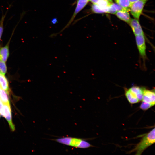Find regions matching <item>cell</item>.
Returning <instances> with one entry per match:
<instances>
[{
	"instance_id": "obj_1",
	"label": "cell",
	"mask_w": 155,
	"mask_h": 155,
	"mask_svg": "<svg viewBox=\"0 0 155 155\" xmlns=\"http://www.w3.org/2000/svg\"><path fill=\"white\" fill-rule=\"evenodd\" d=\"M59 143L76 148L86 149L93 146L85 139L69 137L53 140Z\"/></svg>"
},
{
	"instance_id": "obj_2",
	"label": "cell",
	"mask_w": 155,
	"mask_h": 155,
	"mask_svg": "<svg viewBox=\"0 0 155 155\" xmlns=\"http://www.w3.org/2000/svg\"><path fill=\"white\" fill-rule=\"evenodd\" d=\"M155 143V128L146 134L131 152H135L137 155H141L144 150Z\"/></svg>"
},
{
	"instance_id": "obj_3",
	"label": "cell",
	"mask_w": 155,
	"mask_h": 155,
	"mask_svg": "<svg viewBox=\"0 0 155 155\" xmlns=\"http://www.w3.org/2000/svg\"><path fill=\"white\" fill-rule=\"evenodd\" d=\"M148 0H138L131 4L130 11L135 18L138 20L142 13L144 7Z\"/></svg>"
},
{
	"instance_id": "obj_4",
	"label": "cell",
	"mask_w": 155,
	"mask_h": 155,
	"mask_svg": "<svg viewBox=\"0 0 155 155\" xmlns=\"http://www.w3.org/2000/svg\"><path fill=\"white\" fill-rule=\"evenodd\" d=\"M137 46L140 55L144 61L146 59V46L144 34L135 36Z\"/></svg>"
},
{
	"instance_id": "obj_5",
	"label": "cell",
	"mask_w": 155,
	"mask_h": 155,
	"mask_svg": "<svg viewBox=\"0 0 155 155\" xmlns=\"http://www.w3.org/2000/svg\"><path fill=\"white\" fill-rule=\"evenodd\" d=\"M142 101L150 103L153 106L155 104V92L154 90L143 89Z\"/></svg>"
},
{
	"instance_id": "obj_6",
	"label": "cell",
	"mask_w": 155,
	"mask_h": 155,
	"mask_svg": "<svg viewBox=\"0 0 155 155\" xmlns=\"http://www.w3.org/2000/svg\"><path fill=\"white\" fill-rule=\"evenodd\" d=\"M4 112V116L8 122L11 130L14 131L15 129L14 125L13 123L12 120L11 111L10 104H3Z\"/></svg>"
},
{
	"instance_id": "obj_7",
	"label": "cell",
	"mask_w": 155,
	"mask_h": 155,
	"mask_svg": "<svg viewBox=\"0 0 155 155\" xmlns=\"http://www.w3.org/2000/svg\"><path fill=\"white\" fill-rule=\"evenodd\" d=\"M129 24L135 36L144 34L143 31L138 19L131 18Z\"/></svg>"
},
{
	"instance_id": "obj_8",
	"label": "cell",
	"mask_w": 155,
	"mask_h": 155,
	"mask_svg": "<svg viewBox=\"0 0 155 155\" xmlns=\"http://www.w3.org/2000/svg\"><path fill=\"white\" fill-rule=\"evenodd\" d=\"M89 0H78L76 7L74 13L67 25L65 28L67 27L72 22L76 15L86 5Z\"/></svg>"
},
{
	"instance_id": "obj_9",
	"label": "cell",
	"mask_w": 155,
	"mask_h": 155,
	"mask_svg": "<svg viewBox=\"0 0 155 155\" xmlns=\"http://www.w3.org/2000/svg\"><path fill=\"white\" fill-rule=\"evenodd\" d=\"M125 94L129 102L131 104H134L139 102L136 95L129 89H125Z\"/></svg>"
},
{
	"instance_id": "obj_10",
	"label": "cell",
	"mask_w": 155,
	"mask_h": 155,
	"mask_svg": "<svg viewBox=\"0 0 155 155\" xmlns=\"http://www.w3.org/2000/svg\"><path fill=\"white\" fill-rule=\"evenodd\" d=\"M115 14L118 18L129 24L131 18L128 11H117Z\"/></svg>"
},
{
	"instance_id": "obj_11",
	"label": "cell",
	"mask_w": 155,
	"mask_h": 155,
	"mask_svg": "<svg viewBox=\"0 0 155 155\" xmlns=\"http://www.w3.org/2000/svg\"><path fill=\"white\" fill-rule=\"evenodd\" d=\"M0 86L1 89L8 93L9 90L8 80L4 75L0 73Z\"/></svg>"
},
{
	"instance_id": "obj_12",
	"label": "cell",
	"mask_w": 155,
	"mask_h": 155,
	"mask_svg": "<svg viewBox=\"0 0 155 155\" xmlns=\"http://www.w3.org/2000/svg\"><path fill=\"white\" fill-rule=\"evenodd\" d=\"M129 89L136 95L139 101L142 100L144 88L137 86H133Z\"/></svg>"
},
{
	"instance_id": "obj_13",
	"label": "cell",
	"mask_w": 155,
	"mask_h": 155,
	"mask_svg": "<svg viewBox=\"0 0 155 155\" xmlns=\"http://www.w3.org/2000/svg\"><path fill=\"white\" fill-rule=\"evenodd\" d=\"M9 54L8 45L1 48L0 49V60L5 62H6L8 57Z\"/></svg>"
},
{
	"instance_id": "obj_14",
	"label": "cell",
	"mask_w": 155,
	"mask_h": 155,
	"mask_svg": "<svg viewBox=\"0 0 155 155\" xmlns=\"http://www.w3.org/2000/svg\"><path fill=\"white\" fill-rule=\"evenodd\" d=\"M115 2L125 10L128 11L131 5L129 0H114Z\"/></svg>"
},
{
	"instance_id": "obj_15",
	"label": "cell",
	"mask_w": 155,
	"mask_h": 155,
	"mask_svg": "<svg viewBox=\"0 0 155 155\" xmlns=\"http://www.w3.org/2000/svg\"><path fill=\"white\" fill-rule=\"evenodd\" d=\"M0 98L3 104H10L7 92L2 89L0 94Z\"/></svg>"
},
{
	"instance_id": "obj_16",
	"label": "cell",
	"mask_w": 155,
	"mask_h": 155,
	"mask_svg": "<svg viewBox=\"0 0 155 155\" xmlns=\"http://www.w3.org/2000/svg\"><path fill=\"white\" fill-rule=\"evenodd\" d=\"M91 9L93 12L96 13H106L104 10L101 9L96 4L93 3Z\"/></svg>"
},
{
	"instance_id": "obj_17",
	"label": "cell",
	"mask_w": 155,
	"mask_h": 155,
	"mask_svg": "<svg viewBox=\"0 0 155 155\" xmlns=\"http://www.w3.org/2000/svg\"><path fill=\"white\" fill-rule=\"evenodd\" d=\"M7 71V67L5 62L0 60V73L5 75Z\"/></svg>"
},
{
	"instance_id": "obj_18",
	"label": "cell",
	"mask_w": 155,
	"mask_h": 155,
	"mask_svg": "<svg viewBox=\"0 0 155 155\" xmlns=\"http://www.w3.org/2000/svg\"><path fill=\"white\" fill-rule=\"evenodd\" d=\"M152 106V105L150 103L142 101L140 105V108L143 110H146L148 109Z\"/></svg>"
},
{
	"instance_id": "obj_19",
	"label": "cell",
	"mask_w": 155,
	"mask_h": 155,
	"mask_svg": "<svg viewBox=\"0 0 155 155\" xmlns=\"http://www.w3.org/2000/svg\"><path fill=\"white\" fill-rule=\"evenodd\" d=\"M117 12L116 8L113 4V3H111L109 6L107 13L112 14H115Z\"/></svg>"
},
{
	"instance_id": "obj_20",
	"label": "cell",
	"mask_w": 155,
	"mask_h": 155,
	"mask_svg": "<svg viewBox=\"0 0 155 155\" xmlns=\"http://www.w3.org/2000/svg\"><path fill=\"white\" fill-rule=\"evenodd\" d=\"M5 17V16H3L0 21V41L3 32V22Z\"/></svg>"
},
{
	"instance_id": "obj_21",
	"label": "cell",
	"mask_w": 155,
	"mask_h": 155,
	"mask_svg": "<svg viewBox=\"0 0 155 155\" xmlns=\"http://www.w3.org/2000/svg\"><path fill=\"white\" fill-rule=\"evenodd\" d=\"M0 114L4 117L3 103L0 98Z\"/></svg>"
},
{
	"instance_id": "obj_22",
	"label": "cell",
	"mask_w": 155,
	"mask_h": 155,
	"mask_svg": "<svg viewBox=\"0 0 155 155\" xmlns=\"http://www.w3.org/2000/svg\"><path fill=\"white\" fill-rule=\"evenodd\" d=\"M138 0H129L131 4Z\"/></svg>"
},
{
	"instance_id": "obj_23",
	"label": "cell",
	"mask_w": 155,
	"mask_h": 155,
	"mask_svg": "<svg viewBox=\"0 0 155 155\" xmlns=\"http://www.w3.org/2000/svg\"><path fill=\"white\" fill-rule=\"evenodd\" d=\"M56 22V19H54L53 20V21H52V22L53 23H55Z\"/></svg>"
},
{
	"instance_id": "obj_24",
	"label": "cell",
	"mask_w": 155,
	"mask_h": 155,
	"mask_svg": "<svg viewBox=\"0 0 155 155\" xmlns=\"http://www.w3.org/2000/svg\"><path fill=\"white\" fill-rule=\"evenodd\" d=\"M107 0L108 1H109V2H111V3L113 2L112 0Z\"/></svg>"
},
{
	"instance_id": "obj_25",
	"label": "cell",
	"mask_w": 155,
	"mask_h": 155,
	"mask_svg": "<svg viewBox=\"0 0 155 155\" xmlns=\"http://www.w3.org/2000/svg\"><path fill=\"white\" fill-rule=\"evenodd\" d=\"M1 90H2V89H1V87L0 86V94H1Z\"/></svg>"
},
{
	"instance_id": "obj_26",
	"label": "cell",
	"mask_w": 155,
	"mask_h": 155,
	"mask_svg": "<svg viewBox=\"0 0 155 155\" xmlns=\"http://www.w3.org/2000/svg\"><path fill=\"white\" fill-rule=\"evenodd\" d=\"M0 117H1V115H0Z\"/></svg>"
},
{
	"instance_id": "obj_27",
	"label": "cell",
	"mask_w": 155,
	"mask_h": 155,
	"mask_svg": "<svg viewBox=\"0 0 155 155\" xmlns=\"http://www.w3.org/2000/svg\"><path fill=\"white\" fill-rule=\"evenodd\" d=\"M89 0V1H90V0Z\"/></svg>"
}]
</instances>
